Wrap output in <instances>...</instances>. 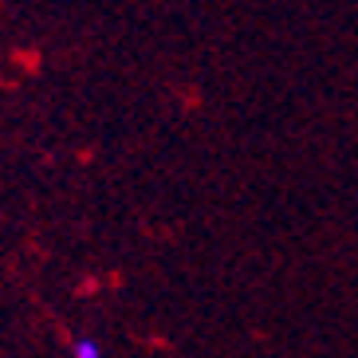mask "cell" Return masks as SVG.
Masks as SVG:
<instances>
[{
  "label": "cell",
  "mask_w": 358,
  "mask_h": 358,
  "mask_svg": "<svg viewBox=\"0 0 358 358\" xmlns=\"http://www.w3.org/2000/svg\"><path fill=\"white\" fill-rule=\"evenodd\" d=\"M71 358H103V347H99L95 338H75L71 343Z\"/></svg>",
  "instance_id": "obj_1"
}]
</instances>
